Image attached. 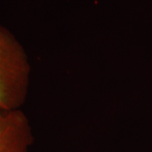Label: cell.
Wrapping results in <instances>:
<instances>
[{
    "instance_id": "1",
    "label": "cell",
    "mask_w": 152,
    "mask_h": 152,
    "mask_svg": "<svg viewBox=\"0 0 152 152\" xmlns=\"http://www.w3.org/2000/svg\"><path fill=\"white\" fill-rule=\"evenodd\" d=\"M31 64L27 52L0 23V108L21 109L29 93Z\"/></svg>"
},
{
    "instance_id": "2",
    "label": "cell",
    "mask_w": 152,
    "mask_h": 152,
    "mask_svg": "<svg viewBox=\"0 0 152 152\" xmlns=\"http://www.w3.org/2000/svg\"><path fill=\"white\" fill-rule=\"evenodd\" d=\"M33 142L32 127L22 109L0 108V152H29Z\"/></svg>"
}]
</instances>
